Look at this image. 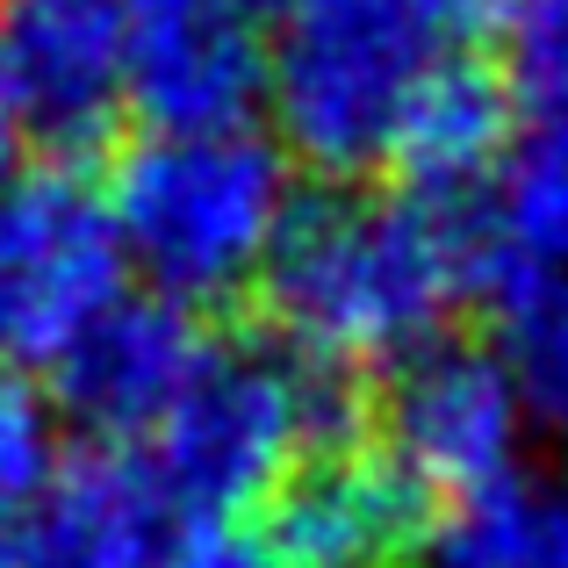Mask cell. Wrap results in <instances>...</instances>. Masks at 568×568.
<instances>
[{
    "label": "cell",
    "instance_id": "cell-7",
    "mask_svg": "<svg viewBox=\"0 0 568 568\" xmlns=\"http://www.w3.org/2000/svg\"><path fill=\"white\" fill-rule=\"evenodd\" d=\"M518 417H526V396H518L504 353L468 346V338H432V346L403 353L388 367V382H375L382 454L432 504L468 497V489L511 475Z\"/></svg>",
    "mask_w": 568,
    "mask_h": 568
},
{
    "label": "cell",
    "instance_id": "cell-16",
    "mask_svg": "<svg viewBox=\"0 0 568 568\" xmlns=\"http://www.w3.org/2000/svg\"><path fill=\"white\" fill-rule=\"evenodd\" d=\"M497 72L532 115H568V0H489Z\"/></svg>",
    "mask_w": 568,
    "mask_h": 568
},
{
    "label": "cell",
    "instance_id": "cell-1",
    "mask_svg": "<svg viewBox=\"0 0 568 568\" xmlns=\"http://www.w3.org/2000/svg\"><path fill=\"white\" fill-rule=\"evenodd\" d=\"M526 281L489 223V202L425 194H310L288 202L281 237L252 281L260 332L281 353L338 375H375L432 346L454 303H489Z\"/></svg>",
    "mask_w": 568,
    "mask_h": 568
},
{
    "label": "cell",
    "instance_id": "cell-11",
    "mask_svg": "<svg viewBox=\"0 0 568 568\" xmlns=\"http://www.w3.org/2000/svg\"><path fill=\"white\" fill-rule=\"evenodd\" d=\"M266 94V51L245 14L187 0V8L144 14L130 37V101L159 138H202V130H245L252 101Z\"/></svg>",
    "mask_w": 568,
    "mask_h": 568
},
{
    "label": "cell",
    "instance_id": "cell-17",
    "mask_svg": "<svg viewBox=\"0 0 568 568\" xmlns=\"http://www.w3.org/2000/svg\"><path fill=\"white\" fill-rule=\"evenodd\" d=\"M51 475H58V425H51V403H43L29 382L0 375V568H8V547L22 540L29 511L43 504Z\"/></svg>",
    "mask_w": 568,
    "mask_h": 568
},
{
    "label": "cell",
    "instance_id": "cell-10",
    "mask_svg": "<svg viewBox=\"0 0 568 568\" xmlns=\"http://www.w3.org/2000/svg\"><path fill=\"white\" fill-rule=\"evenodd\" d=\"M216 338L202 332L187 303L173 295H123L65 361L58 375V403L80 417L101 439H130V432H152L173 410V396L187 388V375L202 367V353Z\"/></svg>",
    "mask_w": 568,
    "mask_h": 568
},
{
    "label": "cell",
    "instance_id": "cell-15",
    "mask_svg": "<svg viewBox=\"0 0 568 568\" xmlns=\"http://www.w3.org/2000/svg\"><path fill=\"white\" fill-rule=\"evenodd\" d=\"M504 367H511L526 410L568 425V266H540L497 303Z\"/></svg>",
    "mask_w": 568,
    "mask_h": 568
},
{
    "label": "cell",
    "instance_id": "cell-13",
    "mask_svg": "<svg viewBox=\"0 0 568 568\" xmlns=\"http://www.w3.org/2000/svg\"><path fill=\"white\" fill-rule=\"evenodd\" d=\"M417 568H568V489L511 468L468 497H446Z\"/></svg>",
    "mask_w": 568,
    "mask_h": 568
},
{
    "label": "cell",
    "instance_id": "cell-5",
    "mask_svg": "<svg viewBox=\"0 0 568 568\" xmlns=\"http://www.w3.org/2000/svg\"><path fill=\"white\" fill-rule=\"evenodd\" d=\"M123 231L80 166L0 181V361L58 367L123 303Z\"/></svg>",
    "mask_w": 568,
    "mask_h": 568
},
{
    "label": "cell",
    "instance_id": "cell-3",
    "mask_svg": "<svg viewBox=\"0 0 568 568\" xmlns=\"http://www.w3.org/2000/svg\"><path fill=\"white\" fill-rule=\"evenodd\" d=\"M109 216L123 252H138L159 295L173 303H231L260 281L266 252L288 216V166L252 130L202 138H144L115 159Z\"/></svg>",
    "mask_w": 568,
    "mask_h": 568
},
{
    "label": "cell",
    "instance_id": "cell-12",
    "mask_svg": "<svg viewBox=\"0 0 568 568\" xmlns=\"http://www.w3.org/2000/svg\"><path fill=\"white\" fill-rule=\"evenodd\" d=\"M511 115H518V94L497 72V58L460 51L410 94L382 166L403 181V194L468 202L489 181V166H504V152H511V138H518Z\"/></svg>",
    "mask_w": 568,
    "mask_h": 568
},
{
    "label": "cell",
    "instance_id": "cell-2",
    "mask_svg": "<svg viewBox=\"0 0 568 568\" xmlns=\"http://www.w3.org/2000/svg\"><path fill=\"white\" fill-rule=\"evenodd\" d=\"M489 29V0H295L266 51L281 138L324 181L382 166L410 94Z\"/></svg>",
    "mask_w": 568,
    "mask_h": 568
},
{
    "label": "cell",
    "instance_id": "cell-21",
    "mask_svg": "<svg viewBox=\"0 0 568 568\" xmlns=\"http://www.w3.org/2000/svg\"><path fill=\"white\" fill-rule=\"evenodd\" d=\"M166 8H187V0H130V14H138V22H144V14H166Z\"/></svg>",
    "mask_w": 568,
    "mask_h": 568
},
{
    "label": "cell",
    "instance_id": "cell-8",
    "mask_svg": "<svg viewBox=\"0 0 568 568\" xmlns=\"http://www.w3.org/2000/svg\"><path fill=\"white\" fill-rule=\"evenodd\" d=\"M439 504L382 454V439L303 446L266 497L274 568H410Z\"/></svg>",
    "mask_w": 568,
    "mask_h": 568
},
{
    "label": "cell",
    "instance_id": "cell-19",
    "mask_svg": "<svg viewBox=\"0 0 568 568\" xmlns=\"http://www.w3.org/2000/svg\"><path fill=\"white\" fill-rule=\"evenodd\" d=\"M209 8H231V14H288L295 0H209Z\"/></svg>",
    "mask_w": 568,
    "mask_h": 568
},
{
    "label": "cell",
    "instance_id": "cell-18",
    "mask_svg": "<svg viewBox=\"0 0 568 568\" xmlns=\"http://www.w3.org/2000/svg\"><path fill=\"white\" fill-rule=\"evenodd\" d=\"M166 568H274V555H266L260 532H237V526H187Z\"/></svg>",
    "mask_w": 568,
    "mask_h": 568
},
{
    "label": "cell",
    "instance_id": "cell-20",
    "mask_svg": "<svg viewBox=\"0 0 568 568\" xmlns=\"http://www.w3.org/2000/svg\"><path fill=\"white\" fill-rule=\"evenodd\" d=\"M14 138H22V130H14L8 101H0V181H8V166H14Z\"/></svg>",
    "mask_w": 568,
    "mask_h": 568
},
{
    "label": "cell",
    "instance_id": "cell-4",
    "mask_svg": "<svg viewBox=\"0 0 568 568\" xmlns=\"http://www.w3.org/2000/svg\"><path fill=\"white\" fill-rule=\"evenodd\" d=\"M303 454V361L274 338H216L202 367L152 425V460L166 504L194 526H231L266 504Z\"/></svg>",
    "mask_w": 568,
    "mask_h": 568
},
{
    "label": "cell",
    "instance_id": "cell-6",
    "mask_svg": "<svg viewBox=\"0 0 568 568\" xmlns=\"http://www.w3.org/2000/svg\"><path fill=\"white\" fill-rule=\"evenodd\" d=\"M130 0H0V101L51 166L101 152L130 109Z\"/></svg>",
    "mask_w": 568,
    "mask_h": 568
},
{
    "label": "cell",
    "instance_id": "cell-9",
    "mask_svg": "<svg viewBox=\"0 0 568 568\" xmlns=\"http://www.w3.org/2000/svg\"><path fill=\"white\" fill-rule=\"evenodd\" d=\"M173 504L144 460L94 446L58 460L43 504L29 511L8 568H166L181 547Z\"/></svg>",
    "mask_w": 568,
    "mask_h": 568
},
{
    "label": "cell",
    "instance_id": "cell-14",
    "mask_svg": "<svg viewBox=\"0 0 568 568\" xmlns=\"http://www.w3.org/2000/svg\"><path fill=\"white\" fill-rule=\"evenodd\" d=\"M489 223L526 274L568 266V115H532L489 187Z\"/></svg>",
    "mask_w": 568,
    "mask_h": 568
}]
</instances>
